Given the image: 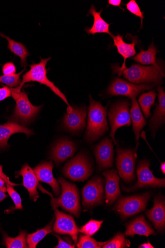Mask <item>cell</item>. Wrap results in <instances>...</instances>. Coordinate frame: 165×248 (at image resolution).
I'll return each mask as SVG.
<instances>
[{
  "mask_svg": "<svg viewBox=\"0 0 165 248\" xmlns=\"http://www.w3.org/2000/svg\"><path fill=\"white\" fill-rule=\"evenodd\" d=\"M114 74L123 76L125 78L135 84L152 83L159 84L164 77V69L159 63L150 66L133 64L129 68L121 69L117 64L112 66Z\"/></svg>",
  "mask_w": 165,
  "mask_h": 248,
  "instance_id": "obj_1",
  "label": "cell"
},
{
  "mask_svg": "<svg viewBox=\"0 0 165 248\" xmlns=\"http://www.w3.org/2000/svg\"><path fill=\"white\" fill-rule=\"evenodd\" d=\"M87 129L85 139L89 142L96 141L108 130L107 108L90 96Z\"/></svg>",
  "mask_w": 165,
  "mask_h": 248,
  "instance_id": "obj_2",
  "label": "cell"
},
{
  "mask_svg": "<svg viewBox=\"0 0 165 248\" xmlns=\"http://www.w3.org/2000/svg\"><path fill=\"white\" fill-rule=\"evenodd\" d=\"M59 182L61 186L62 192L60 197L54 199L52 195L44 190L51 195L52 200L51 205L53 207H61L69 213L78 217L80 215L81 207L80 197L77 186L66 181L62 177L59 178Z\"/></svg>",
  "mask_w": 165,
  "mask_h": 248,
  "instance_id": "obj_3",
  "label": "cell"
},
{
  "mask_svg": "<svg viewBox=\"0 0 165 248\" xmlns=\"http://www.w3.org/2000/svg\"><path fill=\"white\" fill-rule=\"evenodd\" d=\"M51 59V57H49L44 59L40 57L41 61L39 63L30 65V69L22 76L20 85L13 89L15 92L19 93L21 92L22 87L26 83L31 81L38 82L49 87L56 95L60 97L67 105L68 107H70V106L64 94L47 77L46 65Z\"/></svg>",
  "mask_w": 165,
  "mask_h": 248,
  "instance_id": "obj_4",
  "label": "cell"
},
{
  "mask_svg": "<svg viewBox=\"0 0 165 248\" xmlns=\"http://www.w3.org/2000/svg\"><path fill=\"white\" fill-rule=\"evenodd\" d=\"M10 89L12 97L15 102V106L14 113L10 118V121L23 126L28 125L34 119L43 105L36 106L31 104L25 90L17 93L12 88Z\"/></svg>",
  "mask_w": 165,
  "mask_h": 248,
  "instance_id": "obj_5",
  "label": "cell"
},
{
  "mask_svg": "<svg viewBox=\"0 0 165 248\" xmlns=\"http://www.w3.org/2000/svg\"><path fill=\"white\" fill-rule=\"evenodd\" d=\"M151 197L149 192L143 194L121 198L118 201L114 207L122 220L144 211Z\"/></svg>",
  "mask_w": 165,
  "mask_h": 248,
  "instance_id": "obj_6",
  "label": "cell"
},
{
  "mask_svg": "<svg viewBox=\"0 0 165 248\" xmlns=\"http://www.w3.org/2000/svg\"><path fill=\"white\" fill-rule=\"evenodd\" d=\"M62 171L66 177L73 181L84 182L91 174L92 170L86 156L80 154L65 164Z\"/></svg>",
  "mask_w": 165,
  "mask_h": 248,
  "instance_id": "obj_7",
  "label": "cell"
},
{
  "mask_svg": "<svg viewBox=\"0 0 165 248\" xmlns=\"http://www.w3.org/2000/svg\"><path fill=\"white\" fill-rule=\"evenodd\" d=\"M129 108V102L125 100L112 106L108 112L111 128L110 136L115 145L117 144L115 138L116 130L124 126H130L132 124Z\"/></svg>",
  "mask_w": 165,
  "mask_h": 248,
  "instance_id": "obj_8",
  "label": "cell"
},
{
  "mask_svg": "<svg viewBox=\"0 0 165 248\" xmlns=\"http://www.w3.org/2000/svg\"><path fill=\"white\" fill-rule=\"evenodd\" d=\"M117 153L116 165L120 176L127 183L133 182L135 179L136 151L117 147Z\"/></svg>",
  "mask_w": 165,
  "mask_h": 248,
  "instance_id": "obj_9",
  "label": "cell"
},
{
  "mask_svg": "<svg viewBox=\"0 0 165 248\" xmlns=\"http://www.w3.org/2000/svg\"><path fill=\"white\" fill-rule=\"evenodd\" d=\"M150 163L148 161H141L137 168V182L131 187H123L124 190L130 192L145 187H165V178L159 179L155 177L150 169Z\"/></svg>",
  "mask_w": 165,
  "mask_h": 248,
  "instance_id": "obj_10",
  "label": "cell"
},
{
  "mask_svg": "<svg viewBox=\"0 0 165 248\" xmlns=\"http://www.w3.org/2000/svg\"><path fill=\"white\" fill-rule=\"evenodd\" d=\"M155 85L146 84L137 85L128 82L120 78H115L107 90V94L110 96H124L131 99L135 98L141 93L152 89Z\"/></svg>",
  "mask_w": 165,
  "mask_h": 248,
  "instance_id": "obj_11",
  "label": "cell"
},
{
  "mask_svg": "<svg viewBox=\"0 0 165 248\" xmlns=\"http://www.w3.org/2000/svg\"><path fill=\"white\" fill-rule=\"evenodd\" d=\"M104 180L98 176L93 177L82 190L83 205L88 208L103 203L104 194Z\"/></svg>",
  "mask_w": 165,
  "mask_h": 248,
  "instance_id": "obj_12",
  "label": "cell"
},
{
  "mask_svg": "<svg viewBox=\"0 0 165 248\" xmlns=\"http://www.w3.org/2000/svg\"><path fill=\"white\" fill-rule=\"evenodd\" d=\"M53 209L55 211L56 217L53 228L54 232L60 234L69 235L72 236L75 244L77 243L79 229L74 218L72 216L60 211L57 208L53 207Z\"/></svg>",
  "mask_w": 165,
  "mask_h": 248,
  "instance_id": "obj_13",
  "label": "cell"
},
{
  "mask_svg": "<svg viewBox=\"0 0 165 248\" xmlns=\"http://www.w3.org/2000/svg\"><path fill=\"white\" fill-rule=\"evenodd\" d=\"M67 111L63 120L66 129L72 133H76L84 129L86 125V108L70 106L67 107Z\"/></svg>",
  "mask_w": 165,
  "mask_h": 248,
  "instance_id": "obj_14",
  "label": "cell"
},
{
  "mask_svg": "<svg viewBox=\"0 0 165 248\" xmlns=\"http://www.w3.org/2000/svg\"><path fill=\"white\" fill-rule=\"evenodd\" d=\"M95 155L97 164L101 170L112 167L113 162V147L112 140L104 139L95 148Z\"/></svg>",
  "mask_w": 165,
  "mask_h": 248,
  "instance_id": "obj_15",
  "label": "cell"
},
{
  "mask_svg": "<svg viewBox=\"0 0 165 248\" xmlns=\"http://www.w3.org/2000/svg\"><path fill=\"white\" fill-rule=\"evenodd\" d=\"M146 214L153 223L155 228L160 232L164 231L165 227V199L161 195H157L154 200V206L148 210Z\"/></svg>",
  "mask_w": 165,
  "mask_h": 248,
  "instance_id": "obj_16",
  "label": "cell"
},
{
  "mask_svg": "<svg viewBox=\"0 0 165 248\" xmlns=\"http://www.w3.org/2000/svg\"><path fill=\"white\" fill-rule=\"evenodd\" d=\"M130 35V38L132 43L128 44L123 40V36L120 34H117L116 36L112 37L114 41V46L117 48V52L124 58V62L121 69L126 68V61L127 59L134 57L136 54L135 46L136 45L139 44L138 38L136 36Z\"/></svg>",
  "mask_w": 165,
  "mask_h": 248,
  "instance_id": "obj_17",
  "label": "cell"
},
{
  "mask_svg": "<svg viewBox=\"0 0 165 248\" xmlns=\"http://www.w3.org/2000/svg\"><path fill=\"white\" fill-rule=\"evenodd\" d=\"M53 168L54 165L51 161L45 162L36 167L33 170L39 181L49 185L55 195L58 196L60 193V188L57 180L53 176Z\"/></svg>",
  "mask_w": 165,
  "mask_h": 248,
  "instance_id": "obj_18",
  "label": "cell"
},
{
  "mask_svg": "<svg viewBox=\"0 0 165 248\" xmlns=\"http://www.w3.org/2000/svg\"><path fill=\"white\" fill-rule=\"evenodd\" d=\"M106 178L105 200L106 204L111 205L121 195L120 177L116 170H108L103 173Z\"/></svg>",
  "mask_w": 165,
  "mask_h": 248,
  "instance_id": "obj_19",
  "label": "cell"
},
{
  "mask_svg": "<svg viewBox=\"0 0 165 248\" xmlns=\"http://www.w3.org/2000/svg\"><path fill=\"white\" fill-rule=\"evenodd\" d=\"M17 133H25L28 137L34 134L32 130L15 122L9 121L3 125L0 124V149L9 147L8 141L10 138Z\"/></svg>",
  "mask_w": 165,
  "mask_h": 248,
  "instance_id": "obj_20",
  "label": "cell"
},
{
  "mask_svg": "<svg viewBox=\"0 0 165 248\" xmlns=\"http://www.w3.org/2000/svg\"><path fill=\"white\" fill-rule=\"evenodd\" d=\"M16 176L23 177V186L28 190L31 200L36 202L39 198L37 190L39 180L33 169L28 165H23L20 171L15 173Z\"/></svg>",
  "mask_w": 165,
  "mask_h": 248,
  "instance_id": "obj_21",
  "label": "cell"
},
{
  "mask_svg": "<svg viewBox=\"0 0 165 248\" xmlns=\"http://www.w3.org/2000/svg\"><path fill=\"white\" fill-rule=\"evenodd\" d=\"M76 146L74 143L67 140L59 141L53 147L51 157L58 165L75 154Z\"/></svg>",
  "mask_w": 165,
  "mask_h": 248,
  "instance_id": "obj_22",
  "label": "cell"
},
{
  "mask_svg": "<svg viewBox=\"0 0 165 248\" xmlns=\"http://www.w3.org/2000/svg\"><path fill=\"white\" fill-rule=\"evenodd\" d=\"M124 234L126 236L134 237L137 234L148 237L150 235H155L156 233L144 217L141 215L126 224V231Z\"/></svg>",
  "mask_w": 165,
  "mask_h": 248,
  "instance_id": "obj_23",
  "label": "cell"
},
{
  "mask_svg": "<svg viewBox=\"0 0 165 248\" xmlns=\"http://www.w3.org/2000/svg\"><path fill=\"white\" fill-rule=\"evenodd\" d=\"M159 104L157 106L154 115L150 120V127L153 137L158 129L165 122V93L162 87L158 89Z\"/></svg>",
  "mask_w": 165,
  "mask_h": 248,
  "instance_id": "obj_24",
  "label": "cell"
},
{
  "mask_svg": "<svg viewBox=\"0 0 165 248\" xmlns=\"http://www.w3.org/2000/svg\"><path fill=\"white\" fill-rule=\"evenodd\" d=\"M95 6L92 5L89 11V14L91 15L94 18L92 27L91 28H86L85 31L88 34L95 35L97 33H107L111 37L113 35L109 31L110 24L106 22L101 16L103 10L98 12Z\"/></svg>",
  "mask_w": 165,
  "mask_h": 248,
  "instance_id": "obj_25",
  "label": "cell"
},
{
  "mask_svg": "<svg viewBox=\"0 0 165 248\" xmlns=\"http://www.w3.org/2000/svg\"><path fill=\"white\" fill-rule=\"evenodd\" d=\"M132 105L131 109V119L133 122V131L135 134V140L137 143V147L139 145L138 141L139 134L141 130L146 125L147 122L145 119L142 112H141L139 105L135 98H132Z\"/></svg>",
  "mask_w": 165,
  "mask_h": 248,
  "instance_id": "obj_26",
  "label": "cell"
},
{
  "mask_svg": "<svg viewBox=\"0 0 165 248\" xmlns=\"http://www.w3.org/2000/svg\"><path fill=\"white\" fill-rule=\"evenodd\" d=\"M0 36L7 40L8 42V49L15 55L20 58L21 66L26 67L28 65L27 58L30 55V53L25 45L21 42L15 41L2 33H0Z\"/></svg>",
  "mask_w": 165,
  "mask_h": 248,
  "instance_id": "obj_27",
  "label": "cell"
},
{
  "mask_svg": "<svg viewBox=\"0 0 165 248\" xmlns=\"http://www.w3.org/2000/svg\"><path fill=\"white\" fill-rule=\"evenodd\" d=\"M159 52L154 46L153 42L146 51L143 49L136 56L132 57L135 61L143 65H156V54Z\"/></svg>",
  "mask_w": 165,
  "mask_h": 248,
  "instance_id": "obj_28",
  "label": "cell"
},
{
  "mask_svg": "<svg viewBox=\"0 0 165 248\" xmlns=\"http://www.w3.org/2000/svg\"><path fill=\"white\" fill-rule=\"evenodd\" d=\"M27 232L21 231L19 235L15 238L9 236L6 233H3V241L2 244L8 248H27Z\"/></svg>",
  "mask_w": 165,
  "mask_h": 248,
  "instance_id": "obj_29",
  "label": "cell"
},
{
  "mask_svg": "<svg viewBox=\"0 0 165 248\" xmlns=\"http://www.w3.org/2000/svg\"><path fill=\"white\" fill-rule=\"evenodd\" d=\"M156 93L155 91H151L140 95L138 102L146 118L149 119L151 115V107L155 104Z\"/></svg>",
  "mask_w": 165,
  "mask_h": 248,
  "instance_id": "obj_30",
  "label": "cell"
},
{
  "mask_svg": "<svg viewBox=\"0 0 165 248\" xmlns=\"http://www.w3.org/2000/svg\"><path fill=\"white\" fill-rule=\"evenodd\" d=\"M54 219L46 225L45 228L37 231L36 232L29 234L27 236V240L29 248H35L40 241H41L47 234L52 232V227Z\"/></svg>",
  "mask_w": 165,
  "mask_h": 248,
  "instance_id": "obj_31",
  "label": "cell"
},
{
  "mask_svg": "<svg viewBox=\"0 0 165 248\" xmlns=\"http://www.w3.org/2000/svg\"><path fill=\"white\" fill-rule=\"evenodd\" d=\"M130 242L125 239L124 234L118 233L112 240L104 245L103 248H124L130 246Z\"/></svg>",
  "mask_w": 165,
  "mask_h": 248,
  "instance_id": "obj_32",
  "label": "cell"
},
{
  "mask_svg": "<svg viewBox=\"0 0 165 248\" xmlns=\"http://www.w3.org/2000/svg\"><path fill=\"white\" fill-rule=\"evenodd\" d=\"M78 248H101L108 241L105 242H98L89 235H81L79 237Z\"/></svg>",
  "mask_w": 165,
  "mask_h": 248,
  "instance_id": "obj_33",
  "label": "cell"
},
{
  "mask_svg": "<svg viewBox=\"0 0 165 248\" xmlns=\"http://www.w3.org/2000/svg\"><path fill=\"white\" fill-rule=\"evenodd\" d=\"M103 223V220L98 221L91 219L84 225L81 229H79V232L91 236L99 231Z\"/></svg>",
  "mask_w": 165,
  "mask_h": 248,
  "instance_id": "obj_34",
  "label": "cell"
},
{
  "mask_svg": "<svg viewBox=\"0 0 165 248\" xmlns=\"http://www.w3.org/2000/svg\"><path fill=\"white\" fill-rule=\"evenodd\" d=\"M26 67H25L24 70L18 74L0 76V83H4L11 87H18L21 82L20 76L26 71Z\"/></svg>",
  "mask_w": 165,
  "mask_h": 248,
  "instance_id": "obj_35",
  "label": "cell"
},
{
  "mask_svg": "<svg viewBox=\"0 0 165 248\" xmlns=\"http://www.w3.org/2000/svg\"><path fill=\"white\" fill-rule=\"evenodd\" d=\"M127 10L133 15L141 19L140 29L143 28V20L144 19V13L141 12L139 7L135 0H131L126 5Z\"/></svg>",
  "mask_w": 165,
  "mask_h": 248,
  "instance_id": "obj_36",
  "label": "cell"
},
{
  "mask_svg": "<svg viewBox=\"0 0 165 248\" xmlns=\"http://www.w3.org/2000/svg\"><path fill=\"white\" fill-rule=\"evenodd\" d=\"M7 192L12 199L15 204V210H21L23 207L21 203V199L20 195L14 189L12 186L7 185Z\"/></svg>",
  "mask_w": 165,
  "mask_h": 248,
  "instance_id": "obj_37",
  "label": "cell"
},
{
  "mask_svg": "<svg viewBox=\"0 0 165 248\" xmlns=\"http://www.w3.org/2000/svg\"><path fill=\"white\" fill-rule=\"evenodd\" d=\"M16 71V66L13 62H7L3 65L2 72L4 75H14Z\"/></svg>",
  "mask_w": 165,
  "mask_h": 248,
  "instance_id": "obj_38",
  "label": "cell"
},
{
  "mask_svg": "<svg viewBox=\"0 0 165 248\" xmlns=\"http://www.w3.org/2000/svg\"><path fill=\"white\" fill-rule=\"evenodd\" d=\"M11 96L12 93L10 88L5 86L0 88V102L5 100Z\"/></svg>",
  "mask_w": 165,
  "mask_h": 248,
  "instance_id": "obj_39",
  "label": "cell"
},
{
  "mask_svg": "<svg viewBox=\"0 0 165 248\" xmlns=\"http://www.w3.org/2000/svg\"><path fill=\"white\" fill-rule=\"evenodd\" d=\"M53 235L56 236L59 241V244L58 246H55L56 248H75V244L72 245L67 242H65L60 238V237L57 234H53Z\"/></svg>",
  "mask_w": 165,
  "mask_h": 248,
  "instance_id": "obj_40",
  "label": "cell"
},
{
  "mask_svg": "<svg viewBox=\"0 0 165 248\" xmlns=\"http://www.w3.org/2000/svg\"><path fill=\"white\" fill-rule=\"evenodd\" d=\"M0 178H2L4 180L5 183L7 184V185H9L12 186H19V185L13 183L10 181L9 178L3 172V166L1 165H0Z\"/></svg>",
  "mask_w": 165,
  "mask_h": 248,
  "instance_id": "obj_41",
  "label": "cell"
},
{
  "mask_svg": "<svg viewBox=\"0 0 165 248\" xmlns=\"http://www.w3.org/2000/svg\"><path fill=\"white\" fill-rule=\"evenodd\" d=\"M121 0H109L108 1V6L112 5L113 6L119 7L121 9H122L124 12H125L124 9L121 7Z\"/></svg>",
  "mask_w": 165,
  "mask_h": 248,
  "instance_id": "obj_42",
  "label": "cell"
},
{
  "mask_svg": "<svg viewBox=\"0 0 165 248\" xmlns=\"http://www.w3.org/2000/svg\"><path fill=\"white\" fill-rule=\"evenodd\" d=\"M0 190L5 193L7 192V187L5 186V182L0 178Z\"/></svg>",
  "mask_w": 165,
  "mask_h": 248,
  "instance_id": "obj_43",
  "label": "cell"
},
{
  "mask_svg": "<svg viewBox=\"0 0 165 248\" xmlns=\"http://www.w3.org/2000/svg\"><path fill=\"white\" fill-rule=\"evenodd\" d=\"M139 248H153V246L151 245V244L148 242L147 243H145L144 244H142L140 245L139 247Z\"/></svg>",
  "mask_w": 165,
  "mask_h": 248,
  "instance_id": "obj_44",
  "label": "cell"
},
{
  "mask_svg": "<svg viewBox=\"0 0 165 248\" xmlns=\"http://www.w3.org/2000/svg\"><path fill=\"white\" fill-rule=\"evenodd\" d=\"M7 197V195L5 194V193L0 190V202H2Z\"/></svg>",
  "mask_w": 165,
  "mask_h": 248,
  "instance_id": "obj_45",
  "label": "cell"
},
{
  "mask_svg": "<svg viewBox=\"0 0 165 248\" xmlns=\"http://www.w3.org/2000/svg\"><path fill=\"white\" fill-rule=\"evenodd\" d=\"M161 171L163 172L164 174L165 173V162L161 164L160 167Z\"/></svg>",
  "mask_w": 165,
  "mask_h": 248,
  "instance_id": "obj_46",
  "label": "cell"
}]
</instances>
